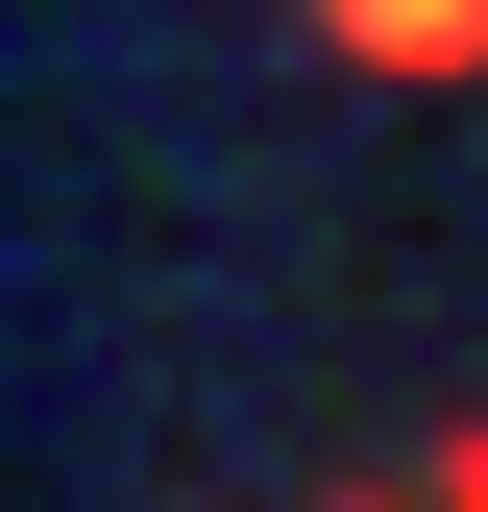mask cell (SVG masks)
I'll use <instances>...</instances> for the list:
<instances>
[{"label":"cell","mask_w":488,"mask_h":512,"mask_svg":"<svg viewBox=\"0 0 488 512\" xmlns=\"http://www.w3.org/2000/svg\"><path fill=\"white\" fill-rule=\"evenodd\" d=\"M293 25H318L342 74H415V98H440V74H488V0H293Z\"/></svg>","instance_id":"1"},{"label":"cell","mask_w":488,"mask_h":512,"mask_svg":"<svg viewBox=\"0 0 488 512\" xmlns=\"http://www.w3.org/2000/svg\"><path fill=\"white\" fill-rule=\"evenodd\" d=\"M342 512H415V488H342Z\"/></svg>","instance_id":"3"},{"label":"cell","mask_w":488,"mask_h":512,"mask_svg":"<svg viewBox=\"0 0 488 512\" xmlns=\"http://www.w3.org/2000/svg\"><path fill=\"white\" fill-rule=\"evenodd\" d=\"M415 512H488V415H464V439H440V488H415Z\"/></svg>","instance_id":"2"}]
</instances>
